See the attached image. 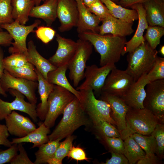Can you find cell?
I'll list each match as a JSON object with an SVG mask.
<instances>
[{
  "label": "cell",
  "mask_w": 164,
  "mask_h": 164,
  "mask_svg": "<svg viewBox=\"0 0 164 164\" xmlns=\"http://www.w3.org/2000/svg\"><path fill=\"white\" fill-rule=\"evenodd\" d=\"M146 86V96L143 102L144 108L164 122V79L151 82Z\"/></svg>",
  "instance_id": "obj_8"
},
{
  "label": "cell",
  "mask_w": 164,
  "mask_h": 164,
  "mask_svg": "<svg viewBox=\"0 0 164 164\" xmlns=\"http://www.w3.org/2000/svg\"><path fill=\"white\" fill-rule=\"evenodd\" d=\"M151 135L155 139L156 145V155L160 159L164 158V122L157 124Z\"/></svg>",
  "instance_id": "obj_37"
},
{
  "label": "cell",
  "mask_w": 164,
  "mask_h": 164,
  "mask_svg": "<svg viewBox=\"0 0 164 164\" xmlns=\"http://www.w3.org/2000/svg\"><path fill=\"white\" fill-rule=\"evenodd\" d=\"M158 53L156 49H152L145 41L128 53L125 70L137 81L143 74L149 72L158 56Z\"/></svg>",
  "instance_id": "obj_4"
},
{
  "label": "cell",
  "mask_w": 164,
  "mask_h": 164,
  "mask_svg": "<svg viewBox=\"0 0 164 164\" xmlns=\"http://www.w3.org/2000/svg\"><path fill=\"white\" fill-rule=\"evenodd\" d=\"M58 0H47L41 5L34 6L29 14V17L43 19L50 26L56 20Z\"/></svg>",
  "instance_id": "obj_26"
},
{
  "label": "cell",
  "mask_w": 164,
  "mask_h": 164,
  "mask_svg": "<svg viewBox=\"0 0 164 164\" xmlns=\"http://www.w3.org/2000/svg\"><path fill=\"white\" fill-rule=\"evenodd\" d=\"M75 96L72 93L60 86L54 85L47 100V110L43 123L50 128L54 125L58 116Z\"/></svg>",
  "instance_id": "obj_5"
},
{
  "label": "cell",
  "mask_w": 164,
  "mask_h": 164,
  "mask_svg": "<svg viewBox=\"0 0 164 164\" xmlns=\"http://www.w3.org/2000/svg\"><path fill=\"white\" fill-rule=\"evenodd\" d=\"M19 154L16 155L10 161L11 164H34L29 158L22 143L18 144Z\"/></svg>",
  "instance_id": "obj_45"
},
{
  "label": "cell",
  "mask_w": 164,
  "mask_h": 164,
  "mask_svg": "<svg viewBox=\"0 0 164 164\" xmlns=\"http://www.w3.org/2000/svg\"><path fill=\"white\" fill-rule=\"evenodd\" d=\"M82 98L81 103L86 112H92L99 115L113 125L116 123L111 115V109L109 104L103 100L97 99L93 91H81Z\"/></svg>",
  "instance_id": "obj_15"
},
{
  "label": "cell",
  "mask_w": 164,
  "mask_h": 164,
  "mask_svg": "<svg viewBox=\"0 0 164 164\" xmlns=\"http://www.w3.org/2000/svg\"><path fill=\"white\" fill-rule=\"evenodd\" d=\"M0 84L5 92L10 89L16 90L25 96L29 102L36 104L37 98L36 91L38 86L36 81L15 77L4 69L0 80Z\"/></svg>",
  "instance_id": "obj_10"
},
{
  "label": "cell",
  "mask_w": 164,
  "mask_h": 164,
  "mask_svg": "<svg viewBox=\"0 0 164 164\" xmlns=\"http://www.w3.org/2000/svg\"><path fill=\"white\" fill-rule=\"evenodd\" d=\"M61 140L58 138L49 141L39 147L38 150L35 154L36 159L34 164L48 163L53 157Z\"/></svg>",
  "instance_id": "obj_33"
},
{
  "label": "cell",
  "mask_w": 164,
  "mask_h": 164,
  "mask_svg": "<svg viewBox=\"0 0 164 164\" xmlns=\"http://www.w3.org/2000/svg\"><path fill=\"white\" fill-rule=\"evenodd\" d=\"M100 0L114 17L130 23L138 19V14L135 10L126 9L110 0Z\"/></svg>",
  "instance_id": "obj_29"
},
{
  "label": "cell",
  "mask_w": 164,
  "mask_h": 164,
  "mask_svg": "<svg viewBox=\"0 0 164 164\" xmlns=\"http://www.w3.org/2000/svg\"><path fill=\"white\" fill-rule=\"evenodd\" d=\"M116 67L114 63H109L100 67L96 64L86 66L84 72L85 80L76 89L79 91L94 90L101 93L107 76Z\"/></svg>",
  "instance_id": "obj_9"
},
{
  "label": "cell",
  "mask_w": 164,
  "mask_h": 164,
  "mask_svg": "<svg viewBox=\"0 0 164 164\" xmlns=\"http://www.w3.org/2000/svg\"><path fill=\"white\" fill-rule=\"evenodd\" d=\"M58 46L55 53L48 60L57 67L68 65L76 52L78 44L77 42L62 37L56 34Z\"/></svg>",
  "instance_id": "obj_14"
},
{
  "label": "cell",
  "mask_w": 164,
  "mask_h": 164,
  "mask_svg": "<svg viewBox=\"0 0 164 164\" xmlns=\"http://www.w3.org/2000/svg\"><path fill=\"white\" fill-rule=\"evenodd\" d=\"M125 121V128L120 133L123 140L134 133L151 135L158 123L164 122L145 108H130L126 114Z\"/></svg>",
  "instance_id": "obj_3"
},
{
  "label": "cell",
  "mask_w": 164,
  "mask_h": 164,
  "mask_svg": "<svg viewBox=\"0 0 164 164\" xmlns=\"http://www.w3.org/2000/svg\"><path fill=\"white\" fill-rule=\"evenodd\" d=\"M145 0H120L118 4L124 8L130 7L135 4L142 3Z\"/></svg>",
  "instance_id": "obj_51"
},
{
  "label": "cell",
  "mask_w": 164,
  "mask_h": 164,
  "mask_svg": "<svg viewBox=\"0 0 164 164\" xmlns=\"http://www.w3.org/2000/svg\"><path fill=\"white\" fill-rule=\"evenodd\" d=\"M105 142L108 147L110 151L124 154L123 141L121 138L109 137L102 136Z\"/></svg>",
  "instance_id": "obj_42"
},
{
  "label": "cell",
  "mask_w": 164,
  "mask_h": 164,
  "mask_svg": "<svg viewBox=\"0 0 164 164\" xmlns=\"http://www.w3.org/2000/svg\"><path fill=\"white\" fill-rule=\"evenodd\" d=\"M78 12V19L77 26L79 34L86 31L98 33L99 24L102 19L91 12L82 0H76Z\"/></svg>",
  "instance_id": "obj_21"
},
{
  "label": "cell",
  "mask_w": 164,
  "mask_h": 164,
  "mask_svg": "<svg viewBox=\"0 0 164 164\" xmlns=\"http://www.w3.org/2000/svg\"><path fill=\"white\" fill-rule=\"evenodd\" d=\"M147 79L150 82L164 79V58L157 56L152 67L147 74Z\"/></svg>",
  "instance_id": "obj_38"
},
{
  "label": "cell",
  "mask_w": 164,
  "mask_h": 164,
  "mask_svg": "<svg viewBox=\"0 0 164 164\" xmlns=\"http://www.w3.org/2000/svg\"><path fill=\"white\" fill-rule=\"evenodd\" d=\"M111 153V158L107 159L105 164H128V159L124 154L110 151Z\"/></svg>",
  "instance_id": "obj_46"
},
{
  "label": "cell",
  "mask_w": 164,
  "mask_h": 164,
  "mask_svg": "<svg viewBox=\"0 0 164 164\" xmlns=\"http://www.w3.org/2000/svg\"><path fill=\"white\" fill-rule=\"evenodd\" d=\"M50 128L46 126L43 123L39 127L29 133L25 137L12 138L11 143L18 144L28 142L33 143L32 148L39 147L41 145L49 141L47 135L50 132Z\"/></svg>",
  "instance_id": "obj_28"
},
{
  "label": "cell",
  "mask_w": 164,
  "mask_h": 164,
  "mask_svg": "<svg viewBox=\"0 0 164 164\" xmlns=\"http://www.w3.org/2000/svg\"><path fill=\"white\" fill-rule=\"evenodd\" d=\"M56 13L60 23L58 28L60 32L69 31L77 26L79 12L75 0H58Z\"/></svg>",
  "instance_id": "obj_13"
},
{
  "label": "cell",
  "mask_w": 164,
  "mask_h": 164,
  "mask_svg": "<svg viewBox=\"0 0 164 164\" xmlns=\"http://www.w3.org/2000/svg\"><path fill=\"white\" fill-rule=\"evenodd\" d=\"M68 65L57 67L49 72L47 74V81L50 83L60 86L74 94L81 102L82 96L81 92L74 89L70 84L66 76V73Z\"/></svg>",
  "instance_id": "obj_27"
},
{
  "label": "cell",
  "mask_w": 164,
  "mask_h": 164,
  "mask_svg": "<svg viewBox=\"0 0 164 164\" xmlns=\"http://www.w3.org/2000/svg\"><path fill=\"white\" fill-rule=\"evenodd\" d=\"M135 81L126 70L116 67L107 76L101 92L121 97Z\"/></svg>",
  "instance_id": "obj_11"
},
{
  "label": "cell",
  "mask_w": 164,
  "mask_h": 164,
  "mask_svg": "<svg viewBox=\"0 0 164 164\" xmlns=\"http://www.w3.org/2000/svg\"><path fill=\"white\" fill-rule=\"evenodd\" d=\"M130 7L137 12L138 24L134 35L129 41L126 43L122 51L121 56H124L126 53L132 51L145 41L143 33L149 26L146 19L145 10L142 4H135Z\"/></svg>",
  "instance_id": "obj_19"
},
{
  "label": "cell",
  "mask_w": 164,
  "mask_h": 164,
  "mask_svg": "<svg viewBox=\"0 0 164 164\" xmlns=\"http://www.w3.org/2000/svg\"><path fill=\"white\" fill-rule=\"evenodd\" d=\"M12 0H0V26L14 21L12 16Z\"/></svg>",
  "instance_id": "obj_39"
},
{
  "label": "cell",
  "mask_w": 164,
  "mask_h": 164,
  "mask_svg": "<svg viewBox=\"0 0 164 164\" xmlns=\"http://www.w3.org/2000/svg\"><path fill=\"white\" fill-rule=\"evenodd\" d=\"M9 134L19 138L25 136L36 128L34 123L27 117L12 111L5 118Z\"/></svg>",
  "instance_id": "obj_17"
},
{
  "label": "cell",
  "mask_w": 164,
  "mask_h": 164,
  "mask_svg": "<svg viewBox=\"0 0 164 164\" xmlns=\"http://www.w3.org/2000/svg\"><path fill=\"white\" fill-rule=\"evenodd\" d=\"M163 0V1H164V0Z\"/></svg>",
  "instance_id": "obj_57"
},
{
  "label": "cell",
  "mask_w": 164,
  "mask_h": 164,
  "mask_svg": "<svg viewBox=\"0 0 164 164\" xmlns=\"http://www.w3.org/2000/svg\"><path fill=\"white\" fill-rule=\"evenodd\" d=\"M2 29L0 26V30L2 31Z\"/></svg>",
  "instance_id": "obj_56"
},
{
  "label": "cell",
  "mask_w": 164,
  "mask_h": 164,
  "mask_svg": "<svg viewBox=\"0 0 164 164\" xmlns=\"http://www.w3.org/2000/svg\"><path fill=\"white\" fill-rule=\"evenodd\" d=\"M87 7L91 12L99 17L102 20L111 15L109 10L100 0H96L91 5Z\"/></svg>",
  "instance_id": "obj_43"
},
{
  "label": "cell",
  "mask_w": 164,
  "mask_h": 164,
  "mask_svg": "<svg viewBox=\"0 0 164 164\" xmlns=\"http://www.w3.org/2000/svg\"><path fill=\"white\" fill-rule=\"evenodd\" d=\"M84 4L87 7H88L94 2L96 0H82Z\"/></svg>",
  "instance_id": "obj_52"
},
{
  "label": "cell",
  "mask_w": 164,
  "mask_h": 164,
  "mask_svg": "<svg viewBox=\"0 0 164 164\" xmlns=\"http://www.w3.org/2000/svg\"><path fill=\"white\" fill-rule=\"evenodd\" d=\"M124 155L129 164H135L143 158L145 153L139 144L133 139L132 135L123 140Z\"/></svg>",
  "instance_id": "obj_32"
},
{
  "label": "cell",
  "mask_w": 164,
  "mask_h": 164,
  "mask_svg": "<svg viewBox=\"0 0 164 164\" xmlns=\"http://www.w3.org/2000/svg\"><path fill=\"white\" fill-rule=\"evenodd\" d=\"M35 31L37 37L42 42L47 44L51 41L56 34L55 30L49 26H40Z\"/></svg>",
  "instance_id": "obj_41"
},
{
  "label": "cell",
  "mask_w": 164,
  "mask_h": 164,
  "mask_svg": "<svg viewBox=\"0 0 164 164\" xmlns=\"http://www.w3.org/2000/svg\"><path fill=\"white\" fill-rule=\"evenodd\" d=\"M40 23V20L36 19L32 24L26 26L20 24L18 20H14L11 23L1 25L0 27L6 30L14 40L12 43V46L8 49L9 53L10 54L20 53L26 55L27 37L30 33L34 31V28L38 27Z\"/></svg>",
  "instance_id": "obj_7"
},
{
  "label": "cell",
  "mask_w": 164,
  "mask_h": 164,
  "mask_svg": "<svg viewBox=\"0 0 164 164\" xmlns=\"http://www.w3.org/2000/svg\"><path fill=\"white\" fill-rule=\"evenodd\" d=\"M102 100L107 102L112 111V119L116 123L117 129L120 133L126 128L125 117L130 108L119 96L101 92Z\"/></svg>",
  "instance_id": "obj_16"
},
{
  "label": "cell",
  "mask_w": 164,
  "mask_h": 164,
  "mask_svg": "<svg viewBox=\"0 0 164 164\" xmlns=\"http://www.w3.org/2000/svg\"><path fill=\"white\" fill-rule=\"evenodd\" d=\"M28 62L26 55L20 53H11L3 60L4 67H18L25 65Z\"/></svg>",
  "instance_id": "obj_40"
},
{
  "label": "cell",
  "mask_w": 164,
  "mask_h": 164,
  "mask_svg": "<svg viewBox=\"0 0 164 164\" xmlns=\"http://www.w3.org/2000/svg\"><path fill=\"white\" fill-rule=\"evenodd\" d=\"M132 135L145 153V156L137 162V164L161 163V159L155 155L156 145L155 139L153 136L145 135L138 133H134Z\"/></svg>",
  "instance_id": "obj_22"
},
{
  "label": "cell",
  "mask_w": 164,
  "mask_h": 164,
  "mask_svg": "<svg viewBox=\"0 0 164 164\" xmlns=\"http://www.w3.org/2000/svg\"><path fill=\"white\" fill-rule=\"evenodd\" d=\"M86 113L89 116L94 128L102 136L121 138L119 131L114 125L97 114L90 112Z\"/></svg>",
  "instance_id": "obj_31"
},
{
  "label": "cell",
  "mask_w": 164,
  "mask_h": 164,
  "mask_svg": "<svg viewBox=\"0 0 164 164\" xmlns=\"http://www.w3.org/2000/svg\"><path fill=\"white\" fill-rule=\"evenodd\" d=\"M77 42L78 46L76 52L68 65L69 77L75 87L84 78L86 63L92 53L93 46L89 41L80 38Z\"/></svg>",
  "instance_id": "obj_6"
},
{
  "label": "cell",
  "mask_w": 164,
  "mask_h": 164,
  "mask_svg": "<svg viewBox=\"0 0 164 164\" xmlns=\"http://www.w3.org/2000/svg\"><path fill=\"white\" fill-rule=\"evenodd\" d=\"M67 156L77 161H88L85 152L78 147L72 146Z\"/></svg>",
  "instance_id": "obj_47"
},
{
  "label": "cell",
  "mask_w": 164,
  "mask_h": 164,
  "mask_svg": "<svg viewBox=\"0 0 164 164\" xmlns=\"http://www.w3.org/2000/svg\"><path fill=\"white\" fill-rule=\"evenodd\" d=\"M75 0V1H76V0Z\"/></svg>",
  "instance_id": "obj_58"
},
{
  "label": "cell",
  "mask_w": 164,
  "mask_h": 164,
  "mask_svg": "<svg viewBox=\"0 0 164 164\" xmlns=\"http://www.w3.org/2000/svg\"><path fill=\"white\" fill-rule=\"evenodd\" d=\"M144 37L150 46L155 49L160 44L161 38L164 35V27L159 26H149Z\"/></svg>",
  "instance_id": "obj_36"
},
{
  "label": "cell",
  "mask_w": 164,
  "mask_h": 164,
  "mask_svg": "<svg viewBox=\"0 0 164 164\" xmlns=\"http://www.w3.org/2000/svg\"><path fill=\"white\" fill-rule=\"evenodd\" d=\"M159 52L162 56H164V46H162L160 48Z\"/></svg>",
  "instance_id": "obj_54"
},
{
  "label": "cell",
  "mask_w": 164,
  "mask_h": 164,
  "mask_svg": "<svg viewBox=\"0 0 164 164\" xmlns=\"http://www.w3.org/2000/svg\"><path fill=\"white\" fill-rule=\"evenodd\" d=\"M28 61L35 66L44 79L47 80L48 73L56 70L57 67L42 56L37 50L36 46L32 40L29 41L27 44Z\"/></svg>",
  "instance_id": "obj_24"
},
{
  "label": "cell",
  "mask_w": 164,
  "mask_h": 164,
  "mask_svg": "<svg viewBox=\"0 0 164 164\" xmlns=\"http://www.w3.org/2000/svg\"><path fill=\"white\" fill-rule=\"evenodd\" d=\"M13 39L7 32L0 30V45L9 46L12 44Z\"/></svg>",
  "instance_id": "obj_49"
},
{
  "label": "cell",
  "mask_w": 164,
  "mask_h": 164,
  "mask_svg": "<svg viewBox=\"0 0 164 164\" xmlns=\"http://www.w3.org/2000/svg\"><path fill=\"white\" fill-rule=\"evenodd\" d=\"M63 114L61 120L48 136L49 141L61 140L72 135L81 126L90 123L81 103L76 97L67 106Z\"/></svg>",
  "instance_id": "obj_2"
},
{
  "label": "cell",
  "mask_w": 164,
  "mask_h": 164,
  "mask_svg": "<svg viewBox=\"0 0 164 164\" xmlns=\"http://www.w3.org/2000/svg\"><path fill=\"white\" fill-rule=\"evenodd\" d=\"M9 136V133L6 125L0 124V145L9 148L12 145L11 142L8 138Z\"/></svg>",
  "instance_id": "obj_48"
},
{
  "label": "cell",
  "mask_w": 164,
  "mask_h": 164,
  "mask_svg": "<svg viewBox=\"0 0 164 164\" xmlns=\"http://www.w3.org/2000/svg\"><path fill=\"white\" fill-rule=\"evenodd\" d=\"M35 71L38 77L37 88L41 102L36 106L37 117L41 121L45 120L47 110V100L52 91L54 84L46 80L39 71L36 68Z\"/></svg>",
  "instance_id": "obj_25"
},
{
  "label": "cell",
  "mask_w": 164,
  "mask_h": 164,
  "mask_svg": "<svg viewBox=\"0 0 164 164\" xmlns=\"http://www.w3.org/2000/svg\"><path fill=\"white\" fill-rule=\"evenodd\" d=\"M18 144H14L8 149L0 150V164L10 162L11 160L18 154Z\"/></svg>",
  "instance_id": "obj_44"
},
{
  "label": "cell",
  "mask_w": 164,
  "mask_h": 164,
  "mask_svg": "<svg viewBox=\"0 0 164 164\" xmlns=\"http://www.w3.org/2000/svg\"><path fill=\"white\" fill-rule=\"evenodd\" d=\"M147 74H143L121 97L131 108H144L143 102L146 96L145 87L150 82L147 79Z\"/></svg>",
  "instance_id": "obj_18"
},
{
  "label": "cell",
  "mask_w": 164,
  "mask_h": 164,
  "mask_svg": "<svg viewBox=\"0 0 164 164\" xmlns=\"http://www.w3.org/2000/svg\"><path fill=\"white\" fill-rule=\"evenodd\" d=\"M112 2H114L117 4H118V2L120 0H110Z\"/></svg>",
  "instance_id": "obj_55"
},
{
  "label": "cell",
  "mask_w": 164,
  "mask_h": 164,
  "mask_svg": "<svg viewBox=\"0 0 164 164\" xmlns=\"http://www.w3.org/2000/svg\"><path fill=\"white\" fill-rule=\"evenodd\" d=\"M34 2L35 5L38 6L39 5V4L42 1H45L47 0H33Z\"/></svg>",
  "instance_id": "obj_53"
},
{
  "label": "cell",
  "mask_w": 164,
  "mask_h": 164,
  "mask_svg": "<svg viewBox=\"0 0 164 164\" xmlns=\"http://www.w3.org/2000/svg\"><path fill=\"white\" fill-rule=\"evenodd\" d=\"M102 24L99 26V34L112 35L126 37L130 36L134 31L132 28L133 23H130L115 18L110 15L103 19Z\"/></svg>",
  "instance_id": "obj_20"
},
{
  "label": "cell",
  "mask_w": 164,
  "mask_h": 164,
  "mask_svg": "<svg viewBox=\"0 0 164 164\" xmlns=\"http://www.w3.org/2000/svg\"><path fill=\"white\" fill-rule=\"evenodd\" d=\"M4 58L3 51L0 46V94H2L4 97H7V94L6 92L2 88L0 84V80L5 69L3 63Z\"/></svg>",
  "instance_id": "obj_50"
},
{
  "label": "cell",
  "mask_w": 164,
  "mask_h": 164,
  "mask_svg": "<svg viewBox=\"0 0 164 164\" xmlns=\"http://www.w3.org/2000/svg\"><path fill=\"white\" fill-rule=\"evenodd\" d=\"M63 142H60L54 156L48 162L49 164H61L63 159L67 156L72 147L74 137L72 135L66 137Z\"/></svg>",
  "instance_id": "obj_35"
},
{
  "label": "cell",
  "mask_w": 164,
  "mask_h": 164,
  "mask_svg": "<svg viewBox=\"0 0 164 164\" xmlns=\"http://www.w3.org/2000/svg\"><path fill=\"white\" fill-rule=\"evenodd\" d=\"M79 38L91 43L100 55V66L114 63L120 59L121 53L127 42L126 37L112 35H101L91 31L79 34Z\"/></svg>",
  "instance_id": "obj_1"
},
{
  "label": "cell",
  "mask_w": 164,
  "mask_h": 164,
  "mask_svg": "<svg viewBox=\"0 0 164 164\" xmlns=\"http://www.w3.org/2000/svg\"><path fill=\"white\" fill-rule=\"evenodd\" d=\"M9 91L15 98L10 102L4 101L0 98V121L4 119L7 115L15 110L27 114L34 122H37L38 120L36 104L26 101L24 95L16 90L10 89Z\"/></svg>",
  "instance_id": "obj_12"
},
{
  "label": "cell",
  "mask_w": 164,
  "mask_h": 164,
  "mask_svg": "<svg viewBox=\"0 0 164 164\" xmlns=\"http://www.w3.org/2000/svg\"><path fill=\"white\" fill-rule=\"evenodd\" d=\"M149 26L164 27V1L146 0L142 3Z\"/></svg>",
  "instance_id": "obj_23"
},
{
  "label": "cell",
  "mask_w": 164,
  "mask_h": 164,
  "mask_svg": "<svg viewBox=\"0 0 164 164\" xmlns=\"http://www.w3.org/2000/svg\"><path fill=\"white\" fill-rule=\"evenodd\" d=\"M12 16L20 24L25 25L29 21V14L35 5L33 0H12Z\"/></svg>",
  "instance_id": "obj_30"
},
{
  "label": "cell",
  "mask_w": 164,
  "mask_h": 164,
  "mask_svg": "<svg viewBox=\"0 0 164 164\" xmlns=\"http://www.w3.org/2000/svg\"><path fill=\"white\" fill-rule=\"evenodd\" d=\"M4 69L11 75L17 78L37 81L38 77L34 66L29 62L25 65L18 67H4Z\"/></svg>",
  "instance_id": "obj_34"
}]
</instances>
